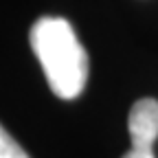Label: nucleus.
I'll use <instances>...</instances> for the list:
<instances>
[{"instance_id":"f257e3e1","label":"nucleus","mask_w":158,"mask_h":158,"mask_svg":"<svg viewBox=\"0 0 158 158\" xmlns=\"http://www.w3.org/2000/svg\"><path fill=\"white\" fill-rule=\"evenodd\" d=\"M29 42L51 90L59 99L81 94L88 79V55L68 20L53 15L40 18L31 27Z\"/></svg>"},{"instance_id":"f03ea898","label":"nucleus","mask_w":158,"mask_h":158,"mask_svg":"<svg viewBox=\"0 0 158 158\" xmlns=\"http://www.w3.org/2000/svg\"><path fill=\"white\" fill-rule=\"evenodd\" d=\"M130 138L134 149H152L158 138V101L156 99H138L130 110L127 118Z\"/></svg>"},{"instance_id":"7ed1b4c3","label":"nucleus","mask_w":158,"mask_h":158,"mask_svg":"<svg viewBox=\"0 0 158 158\" xmlns=\"http://www.w3.org/2000/svg\"><path fill=\"white\" fill-rule=\"evenodd\" d=\"M0 158H29V154L18 145V141L2 125H0Z\"/></svg>"},{"instance_id":"20e7f679","label":"nucleus","mask_w":158,"mask_h":158,"mask_svg":"<svg viewBox=\"0 0 158 158\" xmlns=\"http://www.w3.org/2000/svg\"><path fill=\"white\" fill-rule=\"evenodd\" d=\"M123 158H154V152L152 149H130Z\"/></svg>"}]
</instances>
